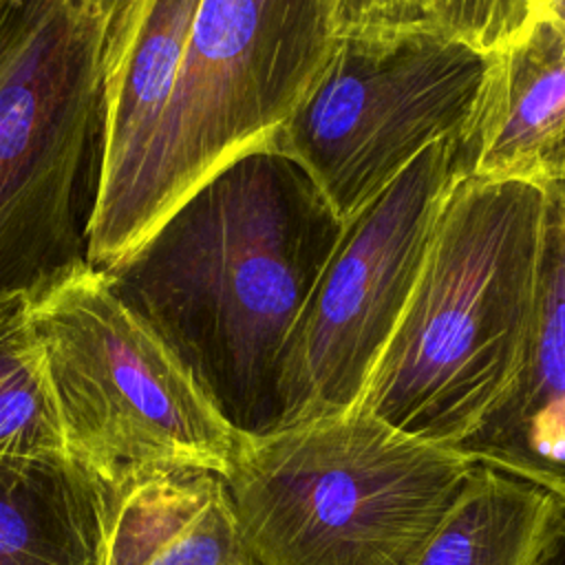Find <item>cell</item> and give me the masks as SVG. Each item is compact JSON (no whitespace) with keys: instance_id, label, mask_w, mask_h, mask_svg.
Segmentation results:
<instances>
[{"instance_id":"obj_1","label":"cell","mask_w":565,"mask_h":565,"mask_svg":"<svg viewBox=\"0 0 565 565\" xmlns=\"http://www.w3.org/2000/svg\"><path fill=\"white\" fill-rule=\"evenodd\" d=\"M344 221L269 139L205 179L117 269V296L241 437L278 428L287 338Z\"/></svg>"},{"instance_id":"obj_2","label":"cell","mask_w":565,"mask_h":565,"mask_svg":"<svg viewBox=\"0 0 565 565\" xmlns=\"http://www.w3.org/2000/svg\"><path fill=\"white\" fill-rule=\"evenodd\" d=\"M543 216V185L472 177L455 183L358 406L404 435L457 446L519 364Z\"/></svg>"},{"instance_id":"obj_3","label":"cell","mask_w":565,"mask_h":565,"mask_svg":"<svg viewBox=\"0 0 565 565\" xmlns=\"http://www.w3.org/2000/svg\"><path fill=\"white\" fill-rule=\"evenodd\" d=\"M472 468L355 406L238 435L223 479L258 565H411Z\"/></svg>"},{"instance_id":"obj_4","label":"cell","mask_w":565,"mask_h":565,"mask_svg":"<svg viewBox=\"0 0 565 565\" xmlns=\"http://www.w3.org/2000/svg\"><path fill=\"white\" fill-rule=\"evenodd\" d=\"M121 0H7L0 13V307L88 269L104 57Z\"/></svg>"},{"instance_id":"obj_5","label":"cell","mask_w":565,"mask_h":565,"mask_svg":"<svg viewBox=\"0 0 565 565\" xmlns=\"http://www.w3.org/2000/svg\"><path fill=\"white\" fill-rule=\"evenodd\" d=\"M338 0H199L154 137L117 205L86 232L121 267L216 170L294 110L335 38Z\"/></svg>"},{"instance_id":"obj_6","label":"cell","mask_w":565,"mask_h":565,"mask_svg":"<svg viewBox=\"0 0 565 565\" xmlns=\"http://www.w3.org/2000/svg\"><path fill=\"white\" fill-rule=\"evenodd\" d=\"M31 318L68 457L110 486L174 466L230 470L238 435L106 271L84 269Z\"/></svg>"},{"instance_id":"obj_7","label":"cell","mask_w":565,"mask_h":565,"mask_svg":"<svg viewBox=\"0 0 565 565\" xmlns=\"http://www.w3.org/2000/svg\"><path fill=\"white\" fill-rule=\"evenodd\" d=\"M490 66L492 53L426 22L342 31L267 139L347 221L424 150L466 130Z\"/></svg>"},{"instance_id":"obj_8","label":"cell","mask_w":565,"mask_h":565,"mask_svg":"<svg viewBox=\"0 0 565 565\" xmlns=\"http://www.w3.org/2000/svg\"><path fill=\"white\" fill-rule=\"evenodd\" d=\"M461 177L459 132L424 150L344 221L282 351L278 428L360 404L422 274L446 196Z\"/></svg>"},{"instance_id":"obj_9","label":"cell","mask_w":565,"mask_h":565,"mask_svg":"<svg viewBox=\"0 0 565 565\" xmlns=\"http://www.w3.org/2000/svg\"><path fill=\"white\" fill-rule=\"evenodd\" d=\"M543 192L536 298L519 364L455 450L565 503V181Z\"/></svg>"},{"instance_id":"obj_10","label":"cell","mask_w":565,"mask_h":565,"mask_svg":"<svg viewBox=\"0 0 565 565\" xmlns=\"http://www.w3.org/2000/svg\"><path fill=\"white\" fill-rule=\"evenodd\" d=\"M466 177L565 181V24L534 11L492 53L479 106L461 132Z\"/></svg>"},{"instance_id":"obj_11","label":"cell","mask_w":565,"mask_h":565,"mask_svg":"<svg viewBox=\"0 0 565 565\" xmlns=\"http://www.w3.org/2000/svg\"><path fill=\"white\" fill-rule=\"evenodd\" d=\"M199 0H121L102 79L97 183L88 227L130 185L174 86ZM86 227V232H88Z\"/></svg>"},{"instance_id":"obj_12","label":"cell","mask_w":565,"mask_h":565,"mask_svg":"<svg viewBox=\"0 0 565 565\" xmlns=\"http://www.w3.org/2000/svg\"><path fill=\"white\" fill-rule=\"evenodd\" d=\"M99 565H258V561L243 536L223 475L174 466L110 486Z\"/></svg>"},{"instance_id":"obj_13","label":"cell","mask_w":565,"mask_h":565,"mask_svg":"<svg viewBox=\"0 0 565 565\" xmlns=\"http://www.w3.org/2000/svg\"><path fill=\"white\" fill-rule=\"evenodd\" d=\"M110 486L68 455L0 457V565H99Z\"/></svg>"},{"instance_id":"obj_14","label":"cell","mask_w":565,"mask_h":565,"mask_svg":"<svg viewBox=\"0 0 565 565\" xmlns=\"http://www.w3.org/2000/svg\"><path fill=\"white\" fill-rule=\"evenodd\" d=\"M561 499L477 463L457 501L411 565H532Z\"/></svg>"},{"instance_id":"obj_15","label":"cell","mask_w":565,"mask_h":565,"mask_svg":"<svg viewBox=\"0 0 565 565\" xmlns=\"http://www.w3.org/2000/svg\"><path fill=\"white\" fill-rule=\"evenodd\" d=\"M31 302L0 307V457L66 455Z\"/></svg>"},{"instance_id":"obj_16","label":"cell","mask_w":565,"mask_h":565,"mask_svg":"<svg viewBox=\"0 0 565 565\" xmlns=\"http://www.w3.org/2000/svg\"><path fill=\"white\" fill-rule=\"evenodd\" d=\"M413 7L419 22L494 53L525 31L536 0H413Z\"/></svg>"},{"instance_id":"obj_17","label":"cell","mask_w":565,"mask_h":565,"mask_svg":"<svg viewBox=\"0 0 565 565\" xmlns=\"http://www.w3.org/2000/svg\"><path fill=\"white\" fill-rule=\"evenodd\" d=\"M419 22L413 0H338L335 33Z\"/></svg>"},{"instance_id":"obj_18","label":"cell","mask_w":565,"mask_h":565,"mask_svg":"<svg viewBox=\"0 0 565 565\" xmlns=\"http://www.w3.org/2000/svg\"><path fill=\"white\" fill-rule=\"evenodd\" d=\"M532 565H565V503H561L558 514Z\"/></svg>"},{"instance_id":"obj_19","label":"cell","mask_w":565,"mask_h":565,"mask_svg":"<svg viewBox=\"0 0 565 565\" xmlns=\"http://www.w3.org/2000/svg\"><path fill=\"white\" fill-rule=\"evenodd\" d=\"M536 11L565 24V0H536Z\"/></svg>"},{"instance_id":"obj_20","label":"cell","mask_w":565,"mask_h":565,"mask_svg":"<svg viewBox=\"0 0 565 565\" xmlns=\"http://www.w3.org/2000/svg\"><path fill=\"white\" fill-rule=\"evenodd\" d=\"M4 4H7V0H0V13H2V9H4Z\"/></svg>"}]
</instances>
